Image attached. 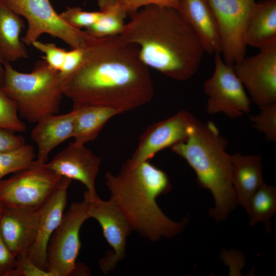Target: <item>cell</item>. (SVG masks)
Segmentation results:
<instances>
[{
	"mask_svg": "<svg viewBox=\"0 0 276 276\" xmlns=\"http://www.w3.org/2000/svg\"><path fill=\"white\" fill-rule=\"evenodd\" d=\"M64 96L74 106L108 107L121 114L149 103L154 86L139 47L119 35L93 37L80 65L62 79Z\"/></svg>",
	"mask_w": 276,
	"mask_h": 276,
	"instance_id": "obj_1",
	"label": "cell"
},
{
	"mask_svg": "<svg viewBox=\"0 0 276 276\" xmlns=\"http://www.w3.org/2000/svg\"><path fill=\"white\" fill-rule=\"evenodd\" d=\"M130 18L119 35L137 45L140 58L148 67L178 81L197 72L205 51L177 9L150 5Z\"/></svg>",
	"mask_w": 276,
	"mask_h": 276,
	"instance_id": "obj_2",
	"label": "cell"
},
{
	"mask_svg": "<svg viewBox=\"0 0 276 276\" xmlns=\"http://www.w3.org/2000/svg\"><path fill=\"white\" fill-rule=\"evenodd\" d=\"M105 183L111 200L123 214L132 229L152 241L171 238L184 228L186 221L175 222L161 211L156 198L171 189L166 172L149 161L135 163L129 159L117 175L108 171Z\"/></svg>",
	"mask_w": 276,
	"mask_h": 276,
	"instance_id": "obj_3",
	"label": "cell"
},
{
	"mask_svg": "<svg viewBox=\"0 0 276 276\" xmlns=\"http://www.w3.org/2000/svg\"><path fill=\"white\" fill-rule=\"evenodd\" d=\"M225 147L214 123H203L196 118L187 139L171 147L194 170L199 185L212 194L215 205L209 214L217 222L225 220L238 205L232 181L231 155Z\"/></svg>",
	"mask_w": 276,
	"mask_h": 276,
	"instance_id": "obj_4",
	"label": "cell"
},
{
	"mask_svg": "<svg viewBox=\"0 0 276 276\" xmlns=\"http://www.w3.org/2000/svg\"><path fill=\"white\" fill-rule=\"evenodd\" d=\"M5 76L1 87L16 104L19 115L30 123L43 117L57 114L63 94V81L59 71L46 61L38 60L31 73L15 70L3 61Z\"/></svg>",
	"mask_w": 276,
	"mask_h": 276,
	"instance_id": "obj_5",
	"label": "cell"
},
{
	"mask_svg": "<svg viewBox=\"0 0 276 276\" xmlns=\"http://www.w3.org/2000/svg\"><path fill=\"white\" fill-rule=\"evenodd\" d=\"M61 178L45 163L41 164L36 159L28 168L0 180V205L38 210L50 197Z\"/></svg>",
	"mask_w": 276,
	"mask_h": 276,
	"instance_id": "obj_6",
	"label": "cell"
},
{
	"mask_svg": "<svg viewBox=\"0 0 276 276\" xmlns=\"http://www.w3.org/2000/svg\"><path fill=\"white\" fill-rule=\"evenodd\" d=\"M89 199L90 195L86 190L81 201L70 205L50 240L47 260L48 270L53 276L77 273L76 259L81 245L79 233L83 223L90 218L88 213Z\"/></svg>",
	"mask_w": 276,
	"mask_h": 276,
	"instance_id": "obj_7",
	"label": "cell"
},
{
	"mask_svg": "<svg viewBox=\"0 0 276 276\" xmlns=\"http://www.w3.org/2000/svg\"><path fill=\"white\" fill-rule=\"evenodd\" d=\"M16 14L27 21L28 28L22 42L27 45L47 33L60 39L72 49L86 48L93 38L85 31L66 22L52 7L49 0H4Z\"/></svg>",
	"mask_w": 276,
	"mask_h": 276,
	"instance_id": "obj_8",
	"label": "cell"
},
{
	"mask_svg": "<svg viewBox=\"0 0 276 276\" xmlns=\"http://www.w3.org/2000/svg\"><path fill=\"white\" fill-rule=\"evenodd\" d=\"M215 55L214 73L204 84V91L208 97V113L222 112L231 118L249 113L250 99L233 66L226 63L220 53Z\"/></svg>",
	"mask_w": 276,
	"mask_h": 276,
	"instance_id": "obj_9",
	"label": "cell"
},
{
	"mask_svg": "<svg viewBox=\"0 0 276 276\" xmlns=\"http://www.w3.org/2000/svg\"><path fill=\"white\" fill-rule=\"evenodd\" d=\"M259 49L233 68L252 102L261 108L276 104V41Z\"/></svg>",
	"mask_w": 276,
	"mask_h": 276,
	"instance_id": "obj_10",
	"label": "cell"
},
{
	"mask_svg": "<svg viewBox=\"0 0 276 276\" xmlns=\"http://www.w3.org/2000/svg\"><path fill=\"white\" fill-rule=\"evenodd\" d=\"M220 34L223 60L231 65L245 57V29L255 0H209Z\"/></svg>",
	"mask_w": 276,
	"mask_h": 276,
	"instance_id": "obj_11",
	"label": "cell"
},
{
	"mask_svg": "<svg viewBox=\"0 0 276 276\" xmlns=\"http://www.w3.org/2000/svg\"><path fill=\"white\" fill-rule=\"evenodd\" d=\"M88 213L100 224L103 234L113 252L107 254L100 261L101 271L107 274L126 256L127 238L132 230L127 220L110 200L104 201L99 196H90Z\"/></svg>",
	"mask_w": 276,
	"mask_h": 276,
	"instance_id": "obj_12",
	"label": "cell"
},
{
	"mask_svg": "<svg viewBox=\"0 0 276 276\" xmlns=\"http://www.w3.org/2000/svg\"><path fill=\"white\" fill-rule=\"evenodd\" d=\"M195 119L187 111L149 126L141 136L138 145L129 159L135 163L149 161L159 151L185 141Z\"/></svg>",
	"mask_w": 276,
	"mask_h": 276,
	"instance_id": "obj_13",
	"label": "cell"
},
{
	"mask_svg": "<svg viewBox=\"0 0 276 276\" xmlns=\"http://www.w3.org/2000/svg\"><path fill=\"white\" fill-rule=\"evenodd\" d=\"M101 162V158L84 144L74 141L45 165L58 176L80 182L87 188L90 197L95 198L98 196L95 184Z\"/></svg>",
	"mask_w": 276,
	"mask_h": 276,
	"instance_id": "obj_14",
	"label": "cell"
},
{
	"mask_svg": "<svg viewBox=\"0 0 276 276\" xmlns=\"http://www.w3.org/2000/svg\"><path fill=\"white\" fill-rule=\"evenodd\" d=\"M72 181L68 178L61 177L55 190L40 209L37 235L27 255L36 266L45 270L48 271V246L64 213L67 189Z\"/></svg>",
	"mask_w": 276,
	"mask_h": 276,
	"instance_id": "obj_15",
	"label": "cell"
},
{
	"mask_svg": "<svg viewBox=\"0 0 276 276\" xmlns=\"http://www.w3.org/2000/svg\"><path fill=\"white\" fill-rule=\"evenodd\" d=\"M0 215V232L7 246L16 256L27 254L37 235L40 209L2 208Z\"/></svg>",
	"mask_w": 276,
	"mask_h": 276,
	"instance_id": "obj_16",
	"label": "cell"
},
{
	"mask_svg": "<svg viewBox=\"0 0 276 276\" xmlns=\"http://www.w3.org/2000/svg\"><path fill=\"white\" fill-rule=\"evenodd\" d=\"M178 11L193 30L205 52L221 54L220 34L209 0H179Z\"/></svg>",
	"mask_w": 276,
	"mask_h": 276,
	"instance_id": "obj_17",
	"label": "cell"
},
{
	"mask_svg": "<svg viewBox=\"0 0 276 276\" xmlns=\"http://www.w3.org/2000/svg\"><path fill=\"white\" fill-rule=\"evenodd\" d=\"M75 111L47 115L36 123L30 136L37 147V160L47 162L50 153L58 145L73 137Z\"/></svg>",
	"mask_w": 276,
	"mask_h": 276,
	"instance_id": "obj_18",
	"label": "cell"
},
{
	"mask_svg": "<svg viewBox=\"0 0 276 276\" xmlns=\"http://www.w3.org/2000/svg\"><path fill=\"white\" fill-rule=\"evenodd\" d=\"M261 155H231L232 181L238 204L247 212L252 195L264 182L262 175Z\"/></svg>",
	"mask_w": 276,
	"mask_h": 276,
	"instance_id": "obj_19",
	"label": "cell"
},
{
	"mask_svg": "<svg viewBox=\"0 0 276 276\" xmlns=\"http://www.w3.org/2000/svg\"><path fill=\"white\" fill-rule=\"evenodd\" d=\"M246 45L260 49L276 41V0L256 2L245 29Z\"/></svg>",
	"mask_w": 276,
	"mask_h": 276,
	"instance_id": "obj_20",
	"label": "cell"
},
{
	"mask_svg": "<svg viewBox=\"0 0 276 276\" xmlns=\"http://www.w3.org/2000/svg\"><path fill=\"white\" fill-rule=\"evenodd\" d=\"M25 22L4 0H0V55L4 61L13 62L28 56L20 34Z\"/></svg>",
	"mask_w": 276,
	"mask_h": 276,
	"instance_id": "obj_21",
	"label": "cell"
},
{
	"mask_svg": "<svg viewBox=\"0 0 276 276\" xmlns=\"http://www.w3.org/2000/svg\"><path fill=\"white\" fill-rule=\"evenodd\" d=\"M75 111L74 142L85 144L95 140L103 127L119 111L96 106H73Z\"/></svg>",
	"mask_w": 276,
	"mask_h": 276,
	"instance_id": "obj_22",
	"label": "cell"
},
{
	"mask_svg": "<svg viewBox=\"0 0 276 276\" xmlns=\"http://www.w3.org/2000/svg\"><path fill=\"white\" fill-rule=\"evenodd\" d=\"M97 4L102 15L94 24L85 31L96 38L120 35L126 24L124 19L127 14L114 0H98Z\"/></svg>",
	"mask_w": 276,
	"mask_h": 276,
	"instance_id": "obj_23",
	"label": "cell"
},
{
	"mask_svg": "<svg viewBox=\"0 0 276 276\" xmlns=\"http://www.w3.org/2000/svg\"><path fill=\"white\" fill-rule=\"evenodd\" d=\"M276 212V188L265 182L251 196L247 213L249 225L263 222L266 230L270 233V219Z\"/></svg>",
	"mask_w": 276,
	"mask_h": 276,
	"instance_id": "obj_24",
	"label": "cell"
},
{
	"mask_svg": "<svg viewBox=\"0 0 276 276\" xmlns=\"http://www.w3.org/2000/svg\"><path fill=\"white\" fill-rule=\"evenodd\" d=\"M33 146L24 144L15 149L0 153V180L6 175L29 167L35 160Z\"/></svg>",
	"mask_w": 276,
	"mask_h": 276,
	"instance_id": "obj_25",
	"label": "cell"
},
{
	"mask_svg": "<svg viewBox=\"0 0 276 276\" xmlns=\"http://www.w3.org/2000/svg\"><path fill=\"white\" fill-rule=\"evenodd\" d=\"M15 101L0 88V129L13 132H24L25 124L18 118Z\"/></svg>",
	"mask_w": 276,
	"mask_h": 276,
	"instance_id": "obj_26",
	"label": "cell"
},
{
	"mask_svg": "<svg viewBox=\"0 0 276 276\" xmlns=\"http://www.w3.org/2000/svg\"><path fill=\"white\" fill-rule=\"evenodd\" d=\"M260 109L258 114L249 115V120L255 128L265 135L267 141L275 142L276 104Z\"/></svg>",
	"mask_w": 276,
	"mask_h": 276,
	"instance_id": "obj_27",
	"label": "cell"
},
{
	"mask_svg": "<svg viewBox=\"0 0 276 276\" xmlns=\"http://www.w3.org/2000/svg\"><path fill=\"white\" fill-rule=\"evenodd\" d=\"M59 14L69 25L81 30L83 28L86 29L94 24L100 18L102 13L100 11L89 12L79 7H73L67 8Z\"/></svg>",
	"mask_w": 276,
	"mask_h": 276,
	"instance_id": "obj_28",
	"label": "cell"
},
{
	"mask_svg": "<svg viewBox=\"0 0 276 276\" xmlns=\"http://www.w3.org/2000/svg\"><path fill=\"white\" fill-rule=\"evenodd\" d=\"M32 45L44 54L45 56L42 58L50 67L59 72L60 71L66 52L65 49L57 47L54 43H44L38 40Z\"/></svg>",
	"mask_w": 276,
	"mask_h": 276,
	"instance_id": "obj_29",
	"label": "cell"
},
{
	"mask_svg": "<svg viewBox=\"0 0 276 276\" xmlns=\"http://www.w3.org/2000/svg\"><path fill=\"white\" fill-rule=\"evenodd\" d=\"M7 276H53V274L36 266L27 254H20L16 256L15 266Z\"/></svg>",
	"mask_w": 276,
	"mask_h": 276,
	"instance_id": "obj_30",
	"label": "cell"
},
{
	"mask_svg": "<svg viewBox=\"0 0 276 276\" xmlns=\"http://www.w3.org/2000/svg\"><path fill=\"white\" fill-rule=\"evenodd\" d=\"M121 8L130 16L141 8L150 5L173 8L177 9L179 0H114Z\"/></svg>",
	"mask_w": 276,
	"mask_h": 276,
	"instance_id": "obj_31",
	"label": "cell"
},
{
	"mask_svg": "<svg viewBox=\"0 0 276 276\" xmlns=\"http://www.w3.org/2000/svg\"><path fill=\"white\" fill-rule=\"evenodd\" d=\"M85 48H75L66 51L63 64L59 71L62 79L73 73L80 65Z\"/></svg>",
	"mask_w": 276,
	"mask_h": 276,
	"instance_id": "obj_32",
	"label": "cell"
},
{
	"mask_svg": "<svg viewBox=\"0 0 276 276\" xmlns=\"http://www.w3.org/2000/svg\"><path fill=\"white\" fill-rule=\"evenodd\" d=\"M25 138L12 131L0 129V153L9 151L25 144Z\"/></svg>",
	"mask_w": 276,
	"mask_h": 276,
	"instance_id": "obj_33",
	"label": "cell"
},
{
	"mask_svg": "<svg viewBox=\"0 0 276 276\" xmlns=\"http://www.w3.org/2000/svg\"><path fill=\"white\" fill-rule=\"evenodd\" d=\"M16 256L3 240L0 232V276H7L14 267Z\"/></svg>",
	"mask_w": 276,
	"mask_h": 276,
	"instance_id": "obj_34",
	"label": "cell"
},
{
	"mask_svg": "<svg viewBox=\"0 0 276 276\" xmlns=\"http://www.w3.org/2000/svg\"><path fill=\"white\" fill-rule=\"evenodd\" d=\"M3 61L4 60L0 55V88L2 87L3 84L5 76V70L3 65Z\"/></svg>",
	"mask_w": 276,
	"mask_h": 276,
	"instance_id": "obj_35",
	"label": "cell"
},
{
	"mask_svg": "<svg viewBox=\"0 0 276 276\" xmlns=\"http://www.w3.org/2000/svg\"><path fill=\"white\" fill-rule=\"evenodd\" d=\"M0 217H1V215H0Z\"/></svg>",
	"mask_w": 276,
	"mask_h": 276,
	"instance_id": "obj_36",
	"label": "cell"
}]
</instances>
